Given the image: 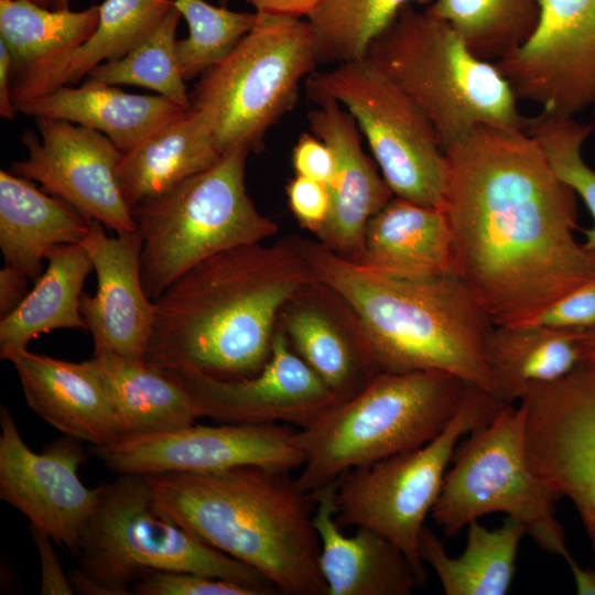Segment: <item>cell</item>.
Instances as JSON below:
<instances>
[{
    "label": "cell",
    "instance_id": "cell-40",
    "mask_svg": "<svg viewBox=\"0 0 595 595\" xmlns=\"http://www.w3.org/2000/svg\"><path fill=\"white\" fill-rule=\"evenodd\" d=\"M521 324H540L577 332L595 329V275Z\"/></svg>",
    "mask_w": 595,
    "mask_h": 595
},
{
    "label": "cell",
    "instance_id": "cell-23",
    "mask_svg": "<svg viewBox=\"0 0 595 595\" xmlns=\"http://www.w3.org/2000/svg\"><path fill=\"white\" fill-rule=\"evenodd\" d=\"M336 485L337 480L314 495L318 567L327 595H409L422 587L410 561L392 542L364 527L344 534L335 517Z\"/></svg>",
    "mask_w": 595,
    "mask_h": 595
},
{
    "label": "cell",
    "instance_id": "cell-37",
    "mask_svg": "<svg viewBox=\"0 0 595 595\" xmlns=\"http://www.w3.org/2000/svg\"><path fill=\"white\" fill-rule=\"evenodd\" d=\"M188 25V35L176 41V55L185 80L202 76L224 60L255 26L258 13L238 12L204 0H174Z\"/></svg>",
    "mask_w": 595,
    "mask_h": 595
},
{
    "label": "cell",
    "instance_id": "cell-39",
    "mask_svg": "<svg viewBox=\"0 0 595 595\" xmlns=\"http://www.w3.org/2000/svg\"><path fill=\"white\" fill-rule=\"evenodd\" d=\"M133 595H262L258 589L195 572L153 571L132 587Z\"/></svg>",
    "mask_w": 595,
    "mask_h": 595
},
{
    "label": "cell",
    "instance_id": "cell-17",
    "mask_svg": "<svg viewBox=\"0 0 595 595\" xmlns=\"http://www.w3.org/2000/svg\"><path fill=\"white\" fill-rule=\"evenodd\" d=\"M163 370L188 393L199 419L219 423L289 424L302 429L340 402L293 350L278 325L267 363L251 377L224 380L196 371Z\"/></svg>",
    "mask_w": 595,
    "mask_h": 595
},
{
    "label": "cell",
    "instance_id": "cell-24",
    "mask_svg": "<svg viewBox=\"0 0 595 595\" xmlns=\"http://www.w3.org/2000/svg\"><path fill=\"white\" fill-rule=\"evenodd\" d=\"M174 0H105L99 21L83 44L30 66L12 71L11 97L17 102L76 85L96 66L126 56L162 22Z\"/></svg>",
    "mask_w": 595,
    "mask_h": 595
},
{
    "label": "cell",
    "instance_id": "cell-22",
    "mask_svg": "<svg viewBox=\"0 0 595 595\" xmlns=\"http://www.w3.org/2000/svg\"><path fill=\"white\" fill-rule=\"evenodd\" d=\"M17 370L25 401L66 436L104 445L118 437L117 416L93 359L67 361L28 348L0 351Z\"/></svg>",
    "mask_w": 595,
    "mask_h": 595
},
{
    "label": "cell",
    "instance_id": "cell-38",
    "mask_svg": "<svg viewBox=\"0 0 595 595\" xmlns=\"http://www.w3.org/2000/svg\"><path fill=\"white\" fill-rule=\"evenodd\" d=\"M593 129L573 117L541 111L528 118L526 130L543 149L552 169L580 196L593 216L594 224L584 230V246L595 249V171L584 161L582 148Z\"/></svg>",
    "mask_w": 595,
    "mask_h": 595
},
{
    "label": "cell",
    "instance_id": "cell-50",
    "mask_svg": "<svg viewBox=\"0 0 595 595\" xmlns=\"http://www.w3.org/2000/svg\"><path fill=\"white\" fill-rule=\"evenodd\" d=\"M71 0H54L53 10H66Z\"/></svg>",
    "mask_w": 595,
    "mask_h": 595
},
{
    "label": "cell",
    "instance_id": "cell-41",
    "mask_svg": "<svg viewBox=\"0 0 595 595\" xmlns=\"http://www.w3.org/2000/svg\"><path fill=\"white\" fill-rule=\"evenodd\" d=\"M288 205L302 228L316 235L326 224L331 210L328 185L295 175L285 186Z\"/></svg>",
    "mask_w": 595,
    "mask_h": 595
},
{
    "label": "cell",
    "instance_id": "cell-25",
    "mask_svg": "<svg viewBox=\"0 0 595 595\" xmlns=\"http://www.w3.org/2000/svg\"><path fill=\"white\" fill-rule=\"evenodd\" d=\"M15 109L34 118L69 121L99 131L123 153L183 111L160 95H137L86 80L17 102Z\"/></svg>",
    "mask_w": 595,
    "mask_h": 595
},
{
    "label": "cell",
    "instance_id": "cell-44",
    "mask_svg": "<svg viewBox=\"0 0 595 595\" xmlns=\"http://www.w3.org/2000/svg\"><path fill=\"white\" fill-rule=\"evenodd\" d=\"M29 277L6 266L0 270V318L14 311L29 293Z\"/></svg>",
    "mask_w": 595,
    "mask_h": 595
},
{
    "label": "cell",
    "instance_id": "cell-16",
    "mask_svg": "<svg viewBox=\"0 0 595 595\" xmlns=\"http://www.w3.org/2000/svg\"><path fill=\"white\" fill-rule=\"evenodd\" d=\"M534 32L498 66L522 99L564 115L595 104V0H539Z\"/></svg>",
    "mask_w": 595,
    "mask_h": 595
},
{
    "label": "cell",
    "instance_id": "cell-14",
    "mask_svg": "<svg viewBox=\"0 0 595 595\" xmlns=\"http://www.w3.org/2000/svg\"><path fill=\"white\" fill-rule=\"evenodd\" d=\"M117 474L206 473L258 465L294 470L303 464L298 431L289 424H192L174 431L120 436L93 446Z\"/></svg>",
    "mask_w": 595,
    "mask_h": 595
},
{
    "label": "cell",
    "instance_id": "cell-29",
    "mask_svg": "<svg viewBox=\"0 0 595 595\" xmlns=\"http://www.w3.org/2000/svg\"><path fill=\"white\" fill-rule=\"evenodd\" d=\"M91 359L113 405L118 437L174 431L199 419L188 393L165 370L107 351Z\"/></svg>",
    "mask_w": 595,
    "mask_h": 595
},
{
    "label": "cell",
    "instance_id": "cell-43",
    "mask_svg": "<svg viewBox=\"0 0 595 595\" xmlns=\"http://www.w3.org/2000/svg\"><path fill=\"white\" fill-rule=\"evenodd\" d=\"M30 530L40 554L42 565V595H72L74 589L61 567L58 558L51 544L52 539L39 528L30 524Z\"/></svg>",
    "mask_w": 595,
    "mask_h": 595
},
{
    "label": "cell",
    "instance_id": "cell-42",
    "mask_svg": "<svg viewBox=\"0 0 595 595\" xmlns=\"http://www.w3.org/2000/svg\"><path fill=\"white\" fill-rule=\"evenodd\" d=\"M295 175L328 185L335 173V158L329 147L313 133H302L292 151Z\"/></svg>",
    "mask_w": 595,
    "mask_h": 595
},
{
    "label": "cell",
    "instance_id": "cell-12",
    "mask_svg": "<svg viewBox=\"0 0 595 595\" xmlns=\"http://www.w3.org/2000/svg\"><path fill=\"white\" fill-rule=\"evenodd\" d=\"M306 91L334 99L356 120L393 195L440 207L447 163L439 137L420 108L366 57L314 72Z\"/></svg>",
    "mask_w": 595,
    "mask_h": 595
},
{
    "label": "cell",
    "instance_id": "cell-15",
    "mask_svg": "<svg viewBox=\"0 0 595 595\" xmlns=\"http://www.w3.org/2000/svg\"><path fill=\"white\" fill-rule=\"evenodd\" d=\"M39 134L28 130L21 141L28 156L9 172L39 182L89 219L116 234L137 230L118 180L122 152L104 133L69 121L35 118Z\"/></svg>",
    "mask_w": 595,
    "mask_h": 595
},
{
    "label": "cell",
    "instance_id": "cell-11",
    "mask_svg": "<svg viewBox=\"0 0 595 595\" xmlns=\"http://www.w3.org/2000/svg\"><path fill=\"white\" fill-rule=\"evenodd\" d=\"M504 403L472 387L455 418L432 441L345 473L335 491L338 524L368 528L392 542L425 583L419 540L448 463L461 437L486 424Z\"/></svg>",
    "mask_w": 595,
    "mask_h": 595
},
{
    "label": "cell",
    "instance_id": "cell-18",
    "mask_svg": "<svg viewBox=\"0 0 595 595\" xmlns=\"http://www.w3.org/2000/svg\"><path fill=\"white\" fill-rule=\"evenodd\" d=\"M0 428L1 499L76 558L99 494L98 486L88 488L79 479V441L66 436L37 454L23 441L6 405Z\"/></svg>",
    "mask_w": 595,
    "mask_h": 595
},
{
    "label": "cell",
    "instance_id": "cell-1",
    "mask_svg": "<svg viewBox=\"0 0 595 595\" xmlns=\"http://www.w3.org/2000/svg\"><path fill=\"white\" fill-rule=\"evenodd\" d=\"M454 273L491 322L524 323L595 275L576 193L526 129L479 126L444 149Z\"/></svg>",
    "mask_w": 595,
    "mask_h": 595
},
{
    "label": "cell",
    "instance_id": "cell-21",
    "mask_svg": "<svg viewBox=\"0 0 595 595\" xmlns=\"http://www.w3.org/2000/svg\"><path fill=\"white\" fill-rule=\"evenodd\" d=\"M307 112L311 132L324 141L335 158L328 184L331 210L316 240L336 255L357 262L364 250L369 219L394 195L361 145L355 118L336 100L321 99Z\"/></svg>",
    "mask_w": 595,
    "mask_h": 595
},
{
    "label": "cell",
    "instance_id": "cell-3",
    "mask_svg": "<svg viewBox=\"0 0 595 595\" xmlns=\"http://www.w3.org/2000/svg\"><path fill=\"white\" fill-rule=\"evenodd\" d=\"M301 245L314 280L357 313L378 372L440 370L498 398L487 360L495 324L458 275L396 277L317 240L301 237Z\"/></svg>",
    "mask_w": 595,
    "mask_h": 595
},
{
    "label": "cell",
    "instance_id": "cell-2",
    "mask_svg": "<svg viewBox=\"0 0 595 595\" xmlns=\"http://www.w3.org/2000/svg\"><path fill=\"white\" fill-rule=\"evenodd\" d=\"M313 280L299 236L219 252L154 302L144 360L224 380L251 377L270 356L282 306Z\"/></svg>",
    "mask_w": 595,
    "mask_h": 595
},
{
    "label": "cell",
    "instance_id": "cell-20",
    "mask_svg": "<svg viewBox=\"0 0 595 595\" xmlns=\"http://www.w3.org/2000/svg\"><path fill=\"white\" fill-rule=\"evenodd\" d=\"M277 325L340 401L378 374L357 313L322 282L313 280L300 288L282 306Z\"/></svg>",
    "mask_w": 595,
    "mask_h": 595
},
{
    "label": "cell",
    "instance_id": "cell-51",
    "mask_svg": "<svg viewBox=\"0 0 595 595\" xmlns=\"http://www.w3.org/2000/svg\"><path fill=\"white\" fill-rule=\"evenodd\" d=\"M218 1L220 2L221 6H226L228 0H218Z\"/></svg>",
    "mask_w": 595,
    "mask_h": 595
},
{
    "label": "cell",
    "instance_id": "cell-19",
    "mask_svg": "<svg viewBox=\"0 0 595 595\" xmlns=\"http://www.w3.org/2000/svg\"><path fill=\"white\" fill-rule=\"evenodd\" d=\"M105 228L93 219L80 242L97 274V291L94 295L83 293L80 313L91 334L94 353L144 359L155 304L142 283V237L138 230L109 237Z\"/></svg>",
    "mask_w": 595,
    "mask_h": 595
},
{
    "label": "cell",
    "instance_id": "cell-35",
    "mask_svg": "<svg viewBox=\"0 0 595 595\" xmlns=\"http://www.w3.org/2000/svg\"><path fill=\"white\" fill-rule=\"evenodd\" d=\"M415 0H323L307 17L318 64L363 60L371 42Z\"/></svg>",
    "mask_w": 595,
    "mask_h": 595
},
{
    "label": "cell",
    "instance_id": "cell-47",
    "mask_svg": "<svg viewBox=\"0 0 595 595\" xmlns=\"http://www.w3.org/2000/svg\"><path fill=\"white\" fill-rule=\"evenodd\" d=\"M574 577L577 594L595 595V569H583L571 555L565 560Z\"/></svg>",
    "mask_w": 595,
    "mask_h": 595
},
{
    "label": "cell",
    "instance_id": "cell-36",
    "mask_svg": "<svg viewBox=\"0 0 595 595\" xmlns=\"http://www.w3.org/2000/svg\"><path fill=\"white\" fill-rule=\"evenodd\" d=\"M176 8L126 56L96 66L86 80L110 86L132 85L151 89L183 110L193 109L176 55Z\"/></svg>",
    "mask_w": 595,
    "mask_h": 595
},
{
    "label": "cell",
    "instance_id": "cell-13",
    "mask_svg": "<svg viewBox=\"0 0 595 595\" xmlns=\"http://www.w3.org/2000/svg\"><path fill=\"white\" fill-rule=\"evenodd\" d=\"M520 402L530 466L556 497L574 504L595 553V366L584 361L532 387Z\"/></svg>",
    "mask_w": 595,
    "mask_h": 595
},
{
    "label": "cell",
    "instance_id": "cell-32",
    "mask_svg": "<svg viewBox=\"0 0 595 595\" xmlns=\"http://www.w3.org/2000/svg\"><path fill=\"white\" fill-rule=\"evenodd\" d=\"M45 272L35 281L20 305L0 318V351L26 348L42 334L57 328L87 329L80 299L93 261L80 244L53 247L45 258Z\"/></svg>",
    "mask_w": 595,
    "mask_h": 595
},
{
    "label": "cell",
    "instance_id": "cell-30",
    "mask_svg": "<svg viewBox=\"0 0 595 595\" xmlns=\"http://www.w3.org/2000/svg\"><path fill=\"white\" fill-rule=\"evenodd\" d=\"M584 333L540 324L495 325L487 360L498 399L520 402L532 387L572 372L584 363Z\"/></svg>",
    "mask_w": 595,
    "mask_h": 595
},
{
    "label": "cell",
    "instance_id": "cell-10",
    "mask_svg": "<svg viewBox=\"0 0 595 595\" xmlns=\"http://www.w3.org/2000/svg\"><path fill=\"white\" fill-rule=\"evenodd\" d=\"M431 516L453 537L491 512L520 521L544 551L571 556L554 515L558 498L536 475L526 451V410L504 403L486 424L468 434L453 455Z\"/></svg>",
    "mask_w": 595,
    "mask_h": 595
},
{
    "label": "cell",
    "instance_id": "cell-31",
    "mask_svg": "<svg viewBox=\"0 0 595 595\" xmlns=\"http://www.w3.org/2000/svg\"><path fill=\"white\" fill-rule=\"evenodd\" d=\"M526 533L524 526L510 517L496 529L474 520L467 526L464 551L452 558L424 526L419 554L433 569L446 595H504L511 586L519 543Z\"/></svg>",
    "mask_w": 595,
    "mask_h": 595
},
{
    "label": "cell",
    "instance_id": "cell-52",
    "mask_svg": "<svg viewBox=\"0 0 595 595\" xmlns=\"http://www.w3.org/2000/svg\"><path fill=\"white\" fill-rule=\"evenodd\" d=\"M594 110H595V104H594Z\"/></svg>",
    "mask_w": 595,
    "mask_h": 595
},
{
    "label": "cell",
    "instance_id": "cell-27",
    "mask_svg": "<svg viewBox=\"0 0 595 595\" xmlns=\"http://www.w3.org/2000/svg\"><path fill=\"white\" fill-rule=\"evenodd\" d=\"M91 220L33 181L0 171V249L4 264L36 281L55 246L80 244Z\"/></svg>",
    "mask_w": 595,
    "mask_h": 595
},
{
    "label": "cell",
    "instance_id": "cell-49",
    "mask_svg": "<svg viewBox=\"0 0 595 595\" xmlns=\"http://www.w3.org/2000/svg\"><path fill=\"white\" fill-rule=\"evenodd\" d=\"M34 4H37L42 8H46V9H53V6H54V0H28Z\"/></svg>",
    "mask_w": 595,
    "mask_h": 595
},
{
    "label": "cell",
    "instance_id": "cell-28",
    "mask_svg": "<svg viewBox=\"0 0 595 595\" xmlns=\"http://www.w3.org/2000/svg\"><path fill=\"white\" fill-rule=\"evenodd\" d=\"M221 155L204 115L194 108L183 111L122 153L118 165L122 195L132 209L212 166Z\"/></svg>",
    "mask_w": 595,
    "mask_h": 595
},
{
    "label": "cell",
    "instance_id": "cell-26",
    "mask_svg": "<svg viewBox=\"0 0 595 595\" xmlns=\"http://www.w3.org/2000/svg\"><path fill=\"white\" fill-rule=\"evenodd\" d=\"M357 262L404 278L454 273L452 236L444 212L393 196L369 219Z\"/></svg>",
    "mask_w": 595,
    "mask_h": 595
},
{
    "label": "cell",
    "instance_id": "cell-45",
    "mask_svg": "<svg viewBox=\"0 0 595 595\" xmlns=\"http://www.w3.org/2000/svg\"><path fill=\"white\" fill-rule=\"evenodd\" d=\"M257 13L301 19L309 17L323 0H247Z\"/></svg>",
    "mask_w": 595,
    "mask_h": 595
},
{
    "label": "cell",
    "instance_id": "cell-9",
    "mask_svg": "<svg viewBox=\"0 0 595 595\" xmlns=\"http://www.w3.org/2000/svg\"><path fill=\"white\" fill-rule=\"evenodd\" d=\"M318 65L309 21L258 13L255 26L190 93L220 154L260 152L268 130L298 102Z\"/></svg>",
    "mask_w": 595,
    "mask_h": 595
},
{
    "label": "cell",
    "instance_id": "cell-48",
    "mask_svg": "<svg viewBox=\"0 0 595 595\" xmlns=\"http://www.w3.org/2000/svg\"><path fill=\"white\" fill-rule=\"evenodd\" d=\"M583 350L584 361L595 366V329L584 333Z\"/></svg>",
    "mask_w": 595,
    "mask_h": 595
},
{
    "label": "cell",
    "instance_id": "cell-8",
    "mask_svg": "<svg viewBox=\"0 0 595 595\" xmlns=\"http://www.w3.org/2000/svg\"><path fill=\"white\" fill-rule=\"evenodd\" d=\"M249 152L224 153L206 170L131 209L142 237L141 277L156 301L180 275L229 249L263 242L279 230L246 188Z\"/></svg>",
    "mask_w": 595,
    "mask_h": 595
},
{
    "label": "cell",
    "instance_id": "cell-46",
    "mask_svg": "<svg viewBox=\"0 0 595 595\" xmlns=\"http://www.w3.org/2000/svg\"><path fill=\"white\" fill-rule=\"evenodd\" d=\"M12 56L0 40V115L7 120L15 118L17 109L11 97Z\"/></svg>",
    "mask_w": 595,
    "mask_h": 595
},
{
    "label": "cell",
    "instance_id": "cell-4",
    "mask_svg": "<svg viewBox=\"0 0 595 595\" xmlns=\"http://www.w3.org/2000/svg\"><path fill=\"white\" fill-rule=\"evenodd\" d=\"M142 475L164 515L255 569L279 593L327 595L313 524L315 497L300 489L290 470L245 465Z\"/></svg>",
    "mask_w": 595,
    "mask_h": 595
},
{
    "label": "cell",
    "instance_id": "cell-5",
    "mask_svg": "<svg viewBox=\"0 0 595 595\" xmlns=\"http://www.w3.org/2000/svg\"><path fill=\"white\" fill-rule=\"evenodd\" d=\"M472 387L440 370L376 374L298 431V486L314 496L354 468L425 445L455 418Z\"/></svg>",
    "mask_w": 595,
    "mask_h": 595
},
{
    "label": "cell",
    "instance_id": "cell-33",
    "mask_svg": "<svg viewBox=\"0 0 595 595\" xmlns=\"http://www.w3.org/2000/svg\"><path fill=\"white\" fill-rule=\"evenodd\" d=\"M99 21V4L82 11L42 8L28 0H0V40L12 56V71L86 42Z\"/></svg>",
    "mask_w": 595,
    "mask_h": 595
},
{
    "label": "cell",
    "instance_id": "cell-34",
    "mask_svg": "<svg viewBox=\"0 0 595 595\" xmlns=\"http://www.w3.org/2000/svg\"><path fill=\"white\" fill-rule=\"evenodd\" d=\"M479 58L496 63L521 46L540 19L539 0H435L428 9Z\"/></svg>",
    "mask_w": 595,
    "mask_h": 595
},
{
    "label": "cell",
    "instance_id": "cell-7",
    "mask_svg": "<svg viewBox=\"0 0 595 595\" xmlns=\"http://www.w3.org/2000/svg\"><path fill=\"white\" fill-rule=\"evenodd\" d=\"M366 58L426 116L443 150L479 126L527 128L496 64L477 57L448 22L428 10L402 8Z\"/></svg>",
    "mask_w": 595,
    "mask_h": 595
},
{
    "label": "cell",
    "instance_id": "cell-6",
    "mask_svg": "<svg viewBox=\"0 0 595 595\" xmlns=\"http://www.w3.org/2000/svg\"><path fill=\"white\" fill-rule=\"evenodd\" d=\"M83 531L77 566L68 578L75 593L130 595L153 571H185L219 577L274 594V585L255 569L212 548L164 515L142 474H118L99 486Z\"/></svg>",
    "mask_w": 595,
    "mask_h": 595
}]
</instances>
